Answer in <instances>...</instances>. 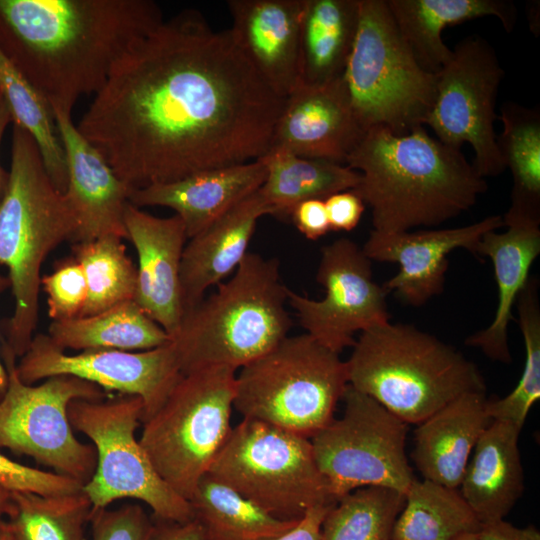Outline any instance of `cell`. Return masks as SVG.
I'll use <instances>...</instances> for the list:
<instances>
[{
	"mask_svg": "<svg viewBox=\"0 0 540 540\" xmlns=\"http://www.w3.org/2000/svg\"><path fill=\"white\" fill-rule=\"evenodd\" d=\"M454 540H477V537H476V534H464V535H461L457 538H455Z\"/></svg>",
	"mask_w": 540,
	"mask_h": 540,
	"instance_id": "obj_52",
	"label": "cell"
},
{
	"mask_svg": "<svg viewBox=\"0 0 540 540\" xmlns=\"http://www.w3.org/2000/svg\"><path fill=\"white\" fill-rule=\"evenodd\" d=\"M143 414L142 400L131 395L69 404L72 428L90 439L97 456L94 474L82 490L92 509L129 498L149 506L155 519L191 521L189 501L160 477L136 438Z\"/></svg>",
	"mask_w": 540,
	"mask_h": 540,
	"instance_id": "obj_11",
	"label": "cell"
},
{
	"mask_svg": "<svg viewBox=\"0 0 540 540\" xmlns=\"http://www.w3.org/2000/svg\"><path fill=\"white\" fill-rule=\"evenodd\" d=\"M371 269V260L350 239L324 246L316 273L324 297L313 300L287 289V302L306 334L339 354L353 347L357 331L388 323V293L373 280Z\"/></svg>",
	"mask_w": 540,
	"mask_h": 540,
	"instance_id": "obj_15",
	"label": "cell"
},
{
	"mask_svg": "<svg viewBox=\"0 0 540 540\" xmlns=\"http://www.w3.org/2000/svg\"><path fill=\"white\" fill-rule=\"evenodd\" d=\"M0 89L11 121L32 137L51 181L65 193L67 163L53 109L1 50Z\"/></svg>",
	"mask_w": 540,
	"mask_h": 540,
	"instance_id": "obj_34",
	"label": "cell"
},
{
	"mask_svg": "<svg viewBox=\"0 0 540 540\" xmlns=\"http://www.w3.org/2000/svg\"><path fill=\"white\" fill-rule=\"evenodd\" d=\"M2 359L8 386L0 400V448L28 456L84 486L94 474L96 451L74 435L68 407L74 400H102L105 391L68 375L50 377L37 385L25 384L17 375L16 357L6 343Z\"/></svg>",
	"mask_w": 540,
	"mask_h": 540,
	"instance_id": "obj_12",
	"label": "cell"
},
{
	"mask_svg": "<svg viewBox=\"0 0 540 540\" xmlns=\"http://www.w3.org/2000/svg\"><path fill=\"white\" fill-rule=\"evenodd\" d=\"M0 540H14L9 526L5 520L0 523Z\"/></svg>",
	"mask_w": 540,
	"mask_h": 540,
	"instance_id": "obj_51",
	"label": "cell"
},
{
	"mask_svg": "<svg viewBox=\"0 0 540 540\" xmlns=\"http://www.w3.org/2000/svg\"><path fill=\"white\" fill-rule=\"evenodd\" d=\"M485 391L452 400L417 424L411 458L423 479L458 489L473 449L492 422Z\"/></svg>",
	"mask_w": 540,
	"mask_h": 540,
	"instance_id": "obj_25",
	"label": "cell"
},
{
	"mask_svg": "<svg viewBox=\"0 0 540 540\" xmlns=\"http://www.w3.org/2000/svg\"><path fill=\"white\" fill-rule=\"evenodd\" d=\"M231 35L262 78L286 97L299 82L305 0H229Z\"/></svg>",
	"mask_w": 540,
	"mask_h": 540,
	"instance_id": "obj_21",
	"label": "cell"
},
{
	"mask_svg": "<svg viewBox=\"0 0 540 540\" xmlns=\"http://www.w3.org/2000/svg\"><path fill=\"white\" fill-rule=\"evenodd\" d=\"M521 430L492 420L470 456L459 492L481 525L504 519L523 494Z\"/></svg>",
	"mask_w": 540,
	"mask_h": 540,
	"instance_id": "obj_26",
	"label": "cell"
},
{
	"mask_svg": "<svg viewBox=\"0 0 540 540\" xmlns=\"http://www.w3.org/2000/svg\"><path fill=\"white\" fill-rule=\"evenodd\" d=\"M47 335L61 349L79 352L91 349L144 351L171 341L166 331L134 300L92 316L52 321Z\"/></svg>",
	"mask_w": 540,
	"mask_h": 540,
	"instance_id": "obj_29",
	"label": "cell"
},
{
	"mask_svg": "<svg viewBox=\"0 0 540 540\" xmlns=\"http://www.w3.org/2000/svg\"><path fill=\"white\" fill-rule=\"evenodd\" d=\"M330 230L351 231L361 220L365 203L353 190L333 193L324 199Z\"/></svg>",
	"mask_w": 540,
	"mask_h": 540,
	"instance_id": "obj_42",
	"label": "cell"
},
{
	"mask_svg": "<svg viewBox=\"0 0 540 540\" xmlns=\"http://www.w3.org/2000/svg\"><path fill=\"white\" fill-rule=\"evenodd\" d=\"M348 385L345 361L308 334L287 336L240 368L233 408L312 438L334 419Z\"/></svg>",
	"mask_w": 540,
	"mask_h": 540,
	"instance_id": "obj_7",
	"label": "cell"
},
{
	"mask_svg": "<svg viewBox=\"0 0 540 540\" xmlns=\"http://www.w3.org/2000/svg\"><path fill=\"white\" fill-rule=\"evenodd\" d=\"M10 503V491L0 486V523L5 520Z\"/></svg>",
	"mask_w": 540,
	"mask_h": 540,
	"instance_id": "obj_50",
	"label": "cell"
},
{
	"mask_svg": "<svg viewBox=\"0 0 540 540\" xmlns=\"http://www.w3.org/2000/svg\"><path fill=\"white\" fill-rule=\"evenodd\" d=\"M477 540H540V531L533 525L517 527L504 519L482 524Z\"/></svg>",
	"mask_w": 540,
	"mask_h": 540,
	"instance_id": "obj_45",
	"label": "cell"
},
{
	"mask_svg": "<svg viewBox=\"0 0 540 540\" xmlns=\"http://www.w3.org/2000/svg\"><path fill=\"white\" fill-rule=\"evenodd\" d=\"M498 119L502 132L497 145L512 175L511 204L507 214L540 222V111L505 102Z\"/></svg>",
	"mask_w": 540,
	"mask_h": 540,
	"instance_id": "obj_32",
	"label": "cell"
},
{
	"mask_svg": "<svg viewBox=\"0 0 540 540\" xmlns=\"http://www.w3.org/2000/svg\"><path fill=\"white\" fill-rule=\"evenodd\" d=\"M342 78L364 131L383 127L404 135L425 125L436 75L420 67L386 0H360L356 38Z\"/></svg>",
	"mask_w": 540,
	"mask_h": 540,
	"instance_id": "obj_8",
	"label": "cell"
},
{
	"mask_svg": "<svg viewBox=\"0 0 540 540\" xmlns=\"http://www.w3.org/2000/svg\"><path fill=\"white\" fill-rule=\"evenodd\" d=\"M538 280L529 277L517 300L518 324L525 345V362L514 389L503 398L486 402L491 420L523 427L533 404L540 398V303Z\"/></svg>",
	"mask_w": 540,
	"mask_h": 540,
	"instance_id": "obj_38",
	"label": "cell"
},
{
	"mask_svg": "<svg viewBox=\"0 0 540 540\" xmlns=\"http://www.w3.org/2000/svg\"><path fill=\"white\" fill-rule=\"evenodd\" d=\"M236 370L210 366L182 374L143 423L140 444L160 477L189 501L232 427Z\"/></svg>",
	"mask_w": 540,
	"mask_h": 540,
	"instance_id": "obj_9",
	"label": "cell"
},
{
	"mask_svg": "<svg viewBox=\"0 0 540 540\" xmlns=\"http://www.w3.org/2000/svg\"><path fill=\"white\" fill-rule=\"evenodd\" d=\"M290 218L297 230L309 240H317L330 231L325 201L321 198L298 203Z\"/></svg>",
	"mask_w": 540,
	"mask_h": 540,
	"instance_id": "obj_43",
	"label": "cell"
},
{
	"mask_svg": "<svg viewBox=\"0 0 540 540\" xmlns=\"http://www.w3.org/2000/svg\"><path fill=\"white\" fill-rule=\"evenodd\" d=\"M539 1L529 2L527 4V19L529 23L530 30L534 35L538 36L540 32V10H539Z\"/></svg>",
	"mask_w": 540,
	"mask_h": 540,
	"instance_id": "obj_48",
	"label": "cell"
},
{
	"mask_svg": "<svg viewBox=\"0 0 540 540\" xmlns=\"http://www.w3.org/2000/svg\"><path fill=\"white\" fill-rule=\"evenodd\" d=\"M207 473L280 520L336 503L311 439L255 419L232 427Z\"/></svg>",
	"mask_w": 540,
	"mask_h": 540,
	"instance_id": "obj_10",
	"label": "cell"
},
{
	"mask_svg": "<svg viewBox=\"0 0 540 540\" xmlns=\"http://www.w3.org/2000/svg\"><path fill=\"white\" fill-rule=\"evenodd\" d=\"M364 133L342 77L317 86L298 83L286 96L269 151L345 164Z\"/></svg>",
	"mask_w": 540,
	"mask_h": 540,
	"instance_id": "obj_18",
	"label": "cell"
},
{
	"mask_svg": "<svg viewBox=\"0 0 540 540\" xmlns=\"http://www.w3.org/2000/svg\"><path fill=\"white\" fill-rule=\"evenodd\" d=\"M405 495L385 487L356 489L336 501L321 525V540H392Z\"/></svg>",
	"mask_w": 540,
	"mask_h": 540,
	"instance_id": "obj_37",
	"label": "cell"
},
{
	"mask_svg": "<svg viewBox=\"0 0 540 540\" xmlns=\"http://www.w3.org/2000/svg\"><path fill=\"white\" fill-rule=\"evenodd\" d=\"M11 122V115H10V111H9V108H8V105L5 101V99L3 98L2 94L0 96V146H1V142H2V137L4 135V132L8 126V124ZM7 175L8 173H6L2 166H1V163H0V198L3 194V191H4V188H5V185H6V181H7Z\"/></svg>",
	"mask_w": 540,
	"mask_h": 540,
	"instance_id": "obj_47",
	"label": "cell"
},
{
	"mask_svg": "<svg viewBox=\"0 0 540 540\" xmlns=\"http://www.w3.org/2000/svg\"><path fill=\"white\" fill-rule=\"evenodd\" d=\"M285 99L187 9L122 54L76 126L133 190L263 157Z\"/></svg>",
	"mask_w": 540,
	"mask_h": 540,
	"instance_id": "obj_1",
	"label": "cell"
},
{
	"mask_svg": "<svg viewBox=\"0 0 540 540\" xmlns=\"http://www.w3.org/2000/svg\"><path fill=\"white\" fill-rule=\"evenodd\" d=\"M77 229L74 211L51 181L34 140L13 125L10 170L0 198V264L8 270L14 298L5 343L16 358L34 337L42 265L58 245L74 241Z\"/></svg>",
	"mask_w": 540,
	"mask_h": 540,
	"instance_id": "obj_4",
	"label": "cell"
},
{
	"mask_svg": "<svg viewBox=\"0 0 540 540\" xmlns=\"http://www.w3.org/2000/svg\"><path fill=\"white\" fill-rule=\"evenodd\" d=\"M390 13L420 67L438 74L452 56L442 40L447 26L477 18L496 17L506 32L517 22V8L509 0H386Z\"/></svg>",
	"mask_w": 540,
	"mask_h": 540,
	"instance_id": "obj_27",
	"label": "cell"
},
{
	"mask_svg": "<svg viewBox=\"0 0 540 540\" xmlns=\"http://www.w3.org/2000/svg\"><path fill=\"white\" fill-rule=\"evenodd\" d=\"M205 540H266L292 529L299 520H280L206 473L189 499Z\"/></svg>",
	"mask_w": 540,
	"mask_h": 540,
	"instance_id": "obj_31",
	"label": "cell"
},
{
	"mask_svg": "<svg viewBox=\"0 0 540 540\" xmlns=\"http://www.w3.org/2000/svg\"><path fill=\"white\" fill-rule=\"evenodd\" d=\"M267 167L263 158L203 170L184 178L133 189L128 201L136 207L160 206L175 211L190 239L264 183Z\"/></svg>",
	"mask_w": 540,
	"mask_h": 540,
	"instance_id": "obj_22",
	"label": "cell"
},
{
	"mask_svg": "<svg viewBox=\"0 0 540 540\" xmlns=\"http://www.w3.org/2000/svg\"><path fill=\"white\" fill-rule=\"evenodd\" d=\"M262 158L267 176L259 191L271 215L281 218L290 217L293 208L304 200L353 190L361 179L345 164L304 158L284 150H270Z\"/></svg>",
	"mask_w": 540,
	"mask_h": 540,
	"instance_id": "obj_30",
	"label": "cell"
},
{
	"mask_svg": "<svg viewBox=\"0 0 540 540\" xmlns=\"http://www.w3.org/2000/svg\"><path fill=\"white\" fill-rule=\"evenodd\" d=\"M9 286L8 278L0 275V293ZM8 386V373L0 353V400L4 396Z\"/></svg>",
	"mask_w": 540,
	"mask_h": 540,
	"instance_id": "obj_49",
	"label": "cell"
},
{
	"mask_svg": "<svg viewBox=\"0 0 540 540\" xmlns=\"http://www.w3.org/2000/svg\"><path fill=\"white\" fill-rule=\"evenodd\" d=\"M504 226L500 215L448 229L381 233L372 230L362 250L371 261L397 263L400 269L382 286L404 303L421 306L443 292L447 256L455 249L475 255L482 236Z\"/></svg>",
	"mask_w": 540,
	"mask_h": 540,
	"instance_id": "obj_17",
	"label": "cell"
},
{
	"mask_svg": "<svg viewBox=\"0 0 540 540\" xmlns=\"http://www.w3.org/2000/svg\"><path fill=\"white\" fill-rule=\"evenodd\" d=\"M163 21L151 0H0V50L52 109L71 113Z\"/></svg>",
	"mask_w": 540,
	"mask_h": 540,
	"instance_id": "obj_2",
	"label": "cell"
},
{
	"mask_svg": "<svg viewBox=\"0 0 540 540\" xmlns=\"http://www.w3.org/2000/svg\"><path fill=\"white\" fill-rule=\"evenodd\" d=\"M122 240L117 235H104L74 243L73 257L80 263L87 283V299L79 317L134 300L137 268Z\"/></svg>",
	"mask_w": 540,
	"mask_h": 540,
	"instance_id": "obj_36",
	"label": "cell"
},
{
	"mask_svg": "<svg viewBox=\"0 0 540 540\" xmlns=\"http://www.w3.org/2000/svg\"><path fill=\"white\" fill-rule=\"evenodd\" d=\"M0 486L10 492H32L40 495H65L80 492L78 481L52 471L33 468L0 453Z\"/></svg>",
	"mask_w": 540,
	"mask_h": 540,
	"instance_id": "obj_41",
	"label": "cell"
},
{
	"mask_svg": "<svg viewBox=\"0 0 540 540\" xmlns=\"http://www.w3.org/2000/svg\"><path fill=\"white\" fill-rule=\"evenodd\" d=\"M504 69L491 44L480 35H468L452 49V56L436 74L435 98L426 118L436 138L459 149L472 146L473 166L483 178L506 168L501 158L494 122L498 90Z\"/></svg>",
	"mask_w": 540,
	"mask_h": 540,
	"instance_id": "obj_14",
	"label": "cell"
},
{
	"mask_svg": "<svg viewBox=\"0 0 540 540\" xmlns=\"http://www.w3.org/2000/svg\"><path fill=\"white\" fill-rule=\"evenodd\" d=\"M124 225L138 258L134 301L171 338L185 314L180 286L185 225L177 215L156 217L131 203Z\"/></svg>",
	"mask_w": 540,
	"mask_h": 540,
	"instance_id": "obj_19",
	"label": "cell"
},
{
	"mask_svg": "<svg viewBox=\"0 0 540 540\" xmlns=\"http://www.w3.org/2000/svg\"><path fill=\"white\" fill-rule=\"evenodd\" d=\"M264 215H271V209L258 189L189 239L180 267L185 313L204 298L208 288L220 284L236 270L248 253L258 220Z\"/></svg>",
	"mask_w": 540,
	"mask_h": 540,
	"instance_id": "obj_24",
	"label": "cell"
},
{
	"mask_svg": "<svg viewBox=\"0 0 540 540\" xmlns=\"http://www.w3.org/2000/svg\"><path fill=\"white\" fill-rule=\"evenodd\" d=\"M360 0H305L299 82L317 86L343 76L358 29Z\"/></svg>",
	"mask_w": 540,
	"mask_h": 540,
	"instance_id": "obj_28",
	"label": "cell"
},
{
	"mask_svg": "<svg viewBox=\"0 0 540 540\" xmlns=\"http://www.w3.org/2000/svg\"><path fill=\"white\" fill-rule=\"evenodd\" d=\"M89 523L92 540H147L154 522L141 505L133 503L92 509Z\"/></svg>",
	"mask_w": 540,
	"mask_h": 540,
	"instance_id": "obj_40",
	"label": "cell"
},
{
	"mask_svg": "<svg viewBox=\"0 0 540 540\" xmlns=\"http://www.w3.org/2000/svg\"><path fill=\"white\" fill-rule=\"evenodd\" d=\"M348 385L406 424H419L460 395L485 391L476 365L413 325L390 322L361 332L345 361Z\"/></svg>",
	"mask_w": 540,
	"mask_h": 540,
	"instance_id": "obj_6",
	"label": "cell"
},
{
	"mask_svg": "<svg viewBox=\"0 0 540 540\" xmlns=\"http://www.w3.org/2000/svg\"><path fill=\"white\" fill-rule=\"evenodd\" d=\"M342 400L343 415L311 438L334 501L370 486L405 494L415 479L405 451L408 424L350 385Z\"/></svg>",
	"mask_w": 540,
	"mask_h": 540,
	"instance_id": "obj_13",
	"label": "cell"
},
{
	"mask_svg": "<svg viewBox=\"0 0 540 540\" xmlns=\"http://www.w3.org/2000/svg\"><path fill=\"white\" fill-rule=\"evenodd\" d=\"M91 511L83 490L65 495L10 492L5 521L14 540H86Z\"/></svg>",
	"mask_w": 540,
	"mask_h": 540,
	"instance_id": "obj_35",
	"label": "cell"
},
{
	"mask_svg": "<svg viewBox=\"0 0 540 540\" xmlns=\"http://www.w3.org/2000/svg\"><path fill=\"white\" fill-rule=\"evenodd\" d=\"M506 230L485 233L475 255L489 257L497 283L498 303L490 325L471 334L465 344L480 349L489 359L510 363L508 326L512 309L529 279L530 268L540 254L539 221L505 213Z\"/></svg>",
	"mask_w": 540,
	"mask_h": 540,
	"instance_id": "obj_23",
	"label": "cell"
},
{
	"mask_svg": "<svg viewBox=\"0 0 540 540\" xmlns=\"http://www.w3.org/2000/svg\"><path fill=\"white\" fill-rule=\"evenodd\" d=\"M0 96H1V89H0Z\"/></svg>",
	"mask_w": 540,
	"mask_h": 540,
	"instance_id": "obj_53",
	"label": "cell"
},
{
	"mask_svg": "<svg viewBox=\"0 0 540 540\" xmlns=\"http://www.w3.org/2000/svg\"><path fill=\"white\" fill-rule=\"evenodd\" d=\"M153 522L147 540H205L203 529L195 519L180 523L153 518Z\"/></svg>",
	"mask_w": 540,
	"mask_h": 540,
	"instance_id": "obj_44",
	"label": "cell"
},
{
	"mask_svg": "<svg viewBox=\"0 0 540 540\" xmlns=\"http://www.w3.org/2000/svg\"><path fill=\"white\" fill-rule=\"evenodd\" d=\"M287 289L278 259L247 253L227 282L185 313L171 337L181 373L237 370L274 348L292 326Z\"/></svg>",
	"mask_w": 540,
	"mask_h": 540,
	"instance_id": "obj_5",
	"label": "cell"
},
{
	"mask_svg": "<svg viewBox=\"0 0 540 540\" xmlns=\"http://www.w3.org/2000/svg\"><path fill=\"white\" fill-rule=\"evenodd\" d=\"M332 505L311 508L292 529L278 537L266 540H321V525Z\"/></svg>",
	"mask_w": 540,
	"mask_h": 540,
	"instance_id": "obj_46",
	"label": "cell"
},
{
	"mask_svg": "<svg viewBox=\"0 0 540 540\" xmlns=\"http://www.w3.org/2000/svg\"><path fill=\"white\" fill-rule=\"evenodd\" d=\"M345 165L360 174L353 191L370 206L373 230L381 233L440 225L470 209L488 188L459 149L424 126L404 135L372 127Z\"/></svg>",
	"mask_w": 540,
	"mask_h": 540,
	"instance_id": "obj_3",
	"label": "cell"
},
{
	"mask_svg": "<svg viewBox=\"0 0 540 540\" xmlns=\"http://www.w3.org/2000/svg\"><path fill=\"white\" fill-rule=\"evenodd\" d=\"M16 372L29 385L68 375L104 391L137 396L144 405L142 424L158 411L182 376L171 343L144 351L91 349L67 354L47 334L34 335Z\"/></svg>",
	"mask_w": 540,
	"mask_h": 540,
	"instance_id": "obj_16",
	"label": "cell"
},
{
	"mask_svg": "<svg viewBox=\"0 0 540 540\" xmlns=\"http://www.w3.org/2000/svg\"><path fill=\"white\" fill-rule=\"evenodd\" d=\"M52 321L79 317L87 299V283L80 263L72 256L57 263L53 272L41 277Z\"/></svg>",
	"mask_w": 540,
	"mask_h": 540,
	"instance_id": "obj_39",
	"label": "cell"
},
{
	"mask_svg": "<svg viewBox=\"0 0 540 540\" xmlns=\"http://www.w3.org/2000/svg\"><path fill=\"white\" fill-rule=\"evenodd\" d=\"M67 163L65 196L77 219L73 243L104 235L127 239L124 212L130 188L79 132L71 113L53 109Z\"/></svg>",
	"mask_w": 540,
	"mask_h": 540,
	"instance_id": "obj_20",
	"label": "cell"
},
{
	"mask_svg": "<svg viewBox=\"0 0 540 540\" xmlns=\"http://www.w3.org/2000/svg\"><path fill=\"white\" fill-rule=\"evenodd\" d=\"M404 495L392 540H454L481 527L458 489L415 478Z\"/></svg>",
	"mask_w": 540,
	"mask_h": 540,
	"instance_id": "obj_33",
	"label": "cell"
}]
</instances>
